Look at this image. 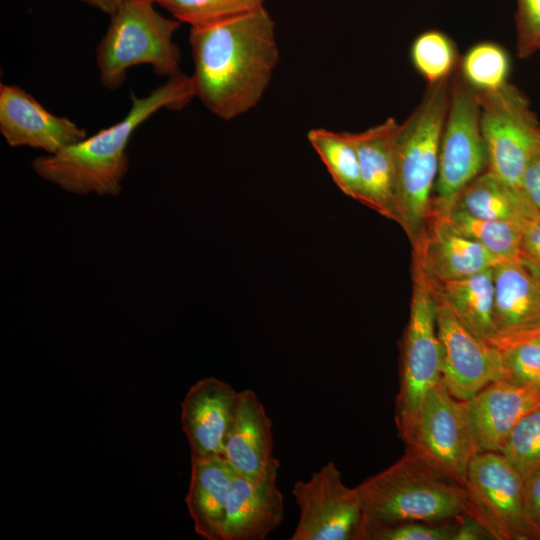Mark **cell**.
Returning <instances> with one entry per match:
<instances>
[{
    "label": "cell",
    "instance_id": "33",
    "mask_svg": "<svg viewBox=\"0 0 540 540\" xmlns=\"http://www.w3.org/2000/svg\"><path fill=\"white\" fill-rule=\"evenodd\" d=\"M519 258L540 276V224L537 220L524 226Z\"/></svg>",
    "mask_w": 540,
    "mask_h": 540
},
{
    "label": "cell",
    "instance_id": "15",
    "mask_svg": "<svg viewBox=\"0 0 540 540\" xmlns=\"http://www.w3.org/2000/svg\"><path fill=\"white\" fill-rule=\"evenodd\" d=\"M238 393L214 377L197 381L187 391L181 404V425L191 461L222 456Z\"/></svg>",
    "mask_w": 540,
    "mask_h": 540
},
{
    "label": "cell",
    "instance_id": "26",
    "mask_svg": "<svg viewBox=\"0 0 540 540\" xmlns=\"http://www.w3.org/2000/svg\"><path fill=\"white\" fill-rule=\"evenodd\" d=\"M511 60L507 50L491 41L479 42L461 56L458 70L478 93L496 91L508 83Z\"/></svg>",
    "mask_w": 540,
    "mask_h": 540
},
{
    "label": "cell",
    "instance_id": "36",
    "mask_svg": "<svg viewBox=\"0 0 540 540\" xmlns=\"http://www.w3.org/2000/svg\"><path fill=\"white\" fill-rule=\"evenodd\" d=\"M490 540L491 535L474 518L462 515L457 519L452 540Z\"/></svg>",
    "mask_w": 540,
    "mask_h": 540
},
{
    "label": "cell",
    "instance_id": "37",
    "mask_svg": "<svg viewBox=\"0 0 540 540\" xmlns=\"http://www.w3.org/2000/svg\"><path fill=\"white\" fill-rule=\"evenodd\" d=\"M83 4L111 16L125 0H79Z\"/></svg>",
    "mask_w": 540,
    "mask_h": 540
},
{
    "label": "cell",
    "instance_id": "27",
    "mask_svg": "<svg viewBox=\"0 0 540 540\" xmlns=\"http://www.w3.org/2000/svg\"><path fill=\"white\" fill-rule=\"evenodd\" d=\"M410 58L415 70L428 84L450 78L461 56L455 42L440 30H427L412 42Z\"/></svg>",
    "mask_w": 540,
    "mask_h": 540
},
{
    "label": "cell",
    "instance_id": "24",
    "mask_svg": "<svg viewBox=\"0 0 540 540\" xmlns=\"http://www.w3.org/2000/svg\"><path fill=\"white\" fill-rule=\"evenodd\" d=\"M432 208L443 215L457 232L483 246L500 261L519 258L523 225L476 218L454 200L443 204L433 202Z\"/></svg>",
    "mask_w": 540,
    "mask_h": 540
},
{
    "label": "cell",
    "instance_id": "3",
    "mask_svg": "<svg viewBox=\"0 0 540 540\" xmlns=\"http://www.w3.org/2000/svg\"><path fill=\"white\" fill-rule=\"evenodd\" d=\"M451 78L428 84L421 101L400 123L396 143L395 218L412 249L432 214L441 136L448 111Z\"/></svg>",
    "mask_w": 540,
    "mask_h": 540
},
{
    "label": "cell",
    "instance_id": "2",
    "mask_svg": "<svg viewBox=\"0 0 540 540\" xmlns=\"http://www.w3.org/2000/svg\"><path fill=\"white\" fill-rule=\"evenodd\" d=\"M194 97L192 78L182 72L147 96L131 91V106L122 120L54 154L36 157L31 166L66 192L117 196L129 170L127 147L135 130L159 110H181Z\"/></svg>",
    "mask_w": 540,
    "mask_h": 540
},
{
    "label": "cell",
    "instance_id": "38",
    "mask_svg": "<svg viewBox=\"0 0 540 540\" xmlns=\"http://www.w3.org/2000/svg\"><path fill=\"white\" fill-rule=\"evenodd\" d=\"M537 221H538V222H539V224H540V213H539V215H538V219H537Z\"/></svg>",
    "mask_w": 540,
    "mask_h": 540
},
{
    "label": "cell",
    "instance_id": "28",
    "mask_svg": "<svg viewBox=\"0 0 540 540\" xmlns=\"http://www.w3.org/2000/svg\"><path fill=\"white\" fill-rule=\"evenodd\" d=\"M190 27L214 24L264 7L265 0H154Z\"/></svg>",
    "mask_w": 540,
    "mask_h": 540
},
{
    "label": "cell",
    "instance_id": "8",
    "mask_svg": "<svg viewBox=\"0 0 540 540\" xmlns=\"http://www.w3.org/2000/svg\"><path fill=\"white\" fill-rule=\"evenodd\" d=\"M476 94L487 150V170L521 191L524 169L540 149L538 118L527 96L509 82L496 91Z\"/></svg>",
    "mask_w": 540,
    "mask_h": 540
},
{
    "label": "cell",
    "instance_id": "5",
    "mask_svg": "<svg viewBox=\"0 0 540 540\" xmlns=\"http://www.w3.org/2000/svg\"><path fill=\"white\" fill-rule=\"evenodd\" d=\"M154 0H125L111 15L96 48L99 80L107 89L121 87L131 67L148 64L160 77L181 72V51L173 41L180 22L166 18Z\"/></svg>",
    "mask_w": 540,
    "mask_h": 540
},
{
    "label": "cell",
    "instance_id": "25",
    "mask_svg": "<svg viewBox=\"0 0 540 540\" xmlns=\"http://www.w3.org/2000/svg\"><path fill=\"white\" fill-rule=\"evenodd\" d=\"M307 139L325 164L337 187L360 202L362 194L358 154L349 133L325 128L308 131Z\"/></svg>",
    "mask_w": 540,
    "mask_h": 540
},
{
    "label": "cell",
    "instance_id": "21",
    "mask_svg": "<svg viewBox=\"0 0 540 540\" xmlns=\"http://www.w3.org/2000/svg\"><path fill=\"white\" fill-rule=\"evenodd\" d=\"M235 472L222 457L191 461L185 498L195 532L206 540H222L230 484Z\"/></svg>",
    "mask_w": 540,
    "mask_h": 540
},
{
    "label": "cell",
    "instance_id": "22",
    "mask_svg": "<svg viewBox=\"0 0 540 540\" xmlns=\"http://www.w3.org/2000/svg\"><path fill=\"white\" fill-rule=\"evenodd\" d=\"M429 284L472 334L496 347L493 267L463 279Z\"/></svg>",
    "mask_w": 540,
    "mask_h": 540
},
{
    "label": "cell",
    "instance_id": "23",
    "mask_svg": "<svg viewBox=\"0 0 540 540\" xmlns=\"http://www.w3.org/2000/svg\"><path fill=\"white\" fill-rule=\"evenodd\" d=\"M453 200L470 215L484 220L509 221L525 226L537 220L539 215L522 191L488 170L472 180Z\"/></svg>",
    "mask_w": 540,
    "mask_h": 540
},
{
    "label": "cell",
    "instance_id": "13",
    "mask_svg": "<svg viewBox=\"0 0 540 540\" xmlns=\"http://www.w3.org/2000/svg\"><path fill=\"white\" fill-rule=\"evenodd\" d=\"M0 133L10 147H29L54 154L87 137L65 116L49 112L18 85L0 84Z\"/></svg>",
    "mask_w": 540,
    "mask_h": 540
},
{
    "label": "cell",
    "instance_id": "7",
    "mask_svg": "<svg viewBox=\"0 0 540 540\" xmlns=\"http://www.w3.org/2000/svg\"><path fill=\"white\" fill-rule=\"evenodd\" d=\"M402 441L407 452L462 486L479 452L468 401L455 398L442 382L427 391Z\"/></svg>",
    "mask_w": 540,
    "mask_h": 540
},
{
    "label": "cell",
    "instance_id": "32",
    "mask_svg": "<svg viewBox=\"0 0 540 540\" xmlns=\"http://www.w3.org/2000/svg\"><path fill=\"white\" fill-rule=\"evenodd\" d=\"M516 52L521 59L540 52V0H516Z\"/></svg>",
    "mask_w": 540,
    "mask_h": 540
},
{
    "label": "cell",
    "instance_id": "30",
    "mask_svg": "<svg viewBox=\"0 0 540 540\" xmlns=\"http://www.w3.org/2000/svg\"><path fill=\"white\" fill-rule=\"evenodd\" d=\"M457 519L441 523L401 522L387 525L362 521L356 540H452Z\"/></svg>",
    "mask_w": 540,
    "mask_h": 540
},
{
    "label": "cell",
    "instance_id": "12",
    "mask_svg": "<svg viewBox=\"0 0 540 540\" xmlns=\"http://www.w3.org/2000/svg\"><path fill=\"white\" fill-rule=\"evenodd\" d=\"M441 347V382L455 398L469 401L502 376L500 350L472 334L433 294Z\"/></svg>",
    "mask_w": 540,
    "mask_h": 540
},
{
    "label": "cell",
    "instance_id": "9",
    "mask_svg": "<svg viewBox=\"0 0 540 540\" xmlns=\"http://www.w3.org/2000/svg\"><path fill=\"white\" fill-rule=\"evenodd\" d=\"M524 483L500 453L478 452L463 486L467 515L478 521L493 540H539L525 512Z\"/></svg>",
    "mask_w": 540,
    "mask_h": 540
},
{
    "label": "cell",
    "instance_id": "34",
    "mask_svg": "<svg viewBox=\"0 0 540 540\" xmlns=\"http://www.w3.org/2000/svg\"><path fill=\"white\" fill-rule=\"evenodd\" d=\"M521 191L540 213V149L528 161L521 179Z\"/></svg>",
    "mask_w": 540,
    "mask_h": 540
},
{
    "label": "cell",
    "instance_id": "11",
    "mask_svg": "<svg viewBox=\"0 0 540 540\" xmlns=\"http://www.w3.org/2000/svg\"><path fill=\"white\" fill-rule=\"evenodd\" d=\"M292 495L299 517L290 540H356L363 519L360 497L334 462L296 481Z\"/></svg>",
    "mask_w": 540,
    "mask_h": 540
},
{
    "label": "cell",
    "instance_id": "35",
    "mask_svg": "<svg viewBox=\"0 0 540 540\" xmlns=\"http://www.w3.org/2000/svg\"><path fill=\"white\" fill-rule=\"evenodd\" d=\"M524 506L527 518L540 540V470L525 480Z\"/></svg>",
    "mask_w": 540,
    "mask_h": 540
},
{
    "label": "cell",
    "instance_id": "18",
    "mask_svg": "<svg viewBox=\"0 0 540 540\" xmlns=\"http://www.w3.org/2000/svg\"><path fill=\"white\" fill-rule=\"evenodd\" d=\"M222 457L235 473L245 476L279 471L280 462L273 455L272 422L253 390L238 393Z\"/></svg>",
    "mask_w": 540,
    "mask_h": 540
},
{
    "label": "cell",
    "instance_id": "31",
    "mask_svg": "<svg viewBox=\"0 0 540 540\" xmlns=\"http://www.w3.org/2000/svg\"><path fill=\"white\" fill-rule=\"evenodd\" d=\"M500 350V379L540 387V341L533 340Z\"/></svg>",
    "mask_w": 540,
    "mask_h": 540
},
{
    "label": "cell",
    "instance_id": "17",
    "mask_svg": "<svg viewBox=\"0 0 540 540\" xmlns=\"http://www.w3.org/2000/svg\"><path fill=\"white\" fill-rule=\"evenodd\" d=\"M278 472L250 477L235 473L229 488L222 540H264L282 523Z\"/></svg>",
    "mask_w": 540,
    "mask_h": 540
},
{
    "label": "cell",
    "instance_id": "1",
    "mask_svg": "<svg viewBox=\"0 0 540 540\" xmlns=\"http://www.w3.org/2000/svg\"><path fill=\"white\" fill-rule=\"evenodd\" d=\"M195 97L215 116L236 118L260 102L279 61L275 24L265 7L190 27Z\"/></svg>",
    "mask_w": 540,
    "mask_h": 540
},
{
    "label": "cell",
    "instance_id": "6",
    "mask_svg": "<svg viewBox=\"0 0 540 540\" xmlns=\"http://www.w3.org/2000/svg\"><path fill=\"white\" fill-rule=\"evenodd\" d=\"M441 382V347L436 307L428 280L412 264L408 323L401 341L395 422L401 440L410 431L427 391Z\"/></svg>",
    "mask_w": 540,
    "mask_h": 540
},
{
    "label": "cell",
    "instance_id": "20",
    "mask_svg": "<svg viewBox=\"0 0 540 540\" xmlns=\"http://www.w3.org/2000/svg\"><path fill=\"white\" fill-rule=\"evenodd\" d=\"M400 123L387 118L361 132H348L359 159L360 203L380 215L395 218L396 143Z\"/></svg>",
    "mask_w": 540,
    "mask_h": 540
},
{
    "label": "cell",
    "instance_id": "29",
    "mask_svg": "<svg viewBox=\"0 0 540 540\" xmlns=\"http://www.w3.org/2000/svg\"><path fill=\"white\" fill-rule=\"evenodd\" d=\"M498 453L524 481L540 470V407L515 425Z\"/></svg>",
    "mask_w": 540,
    "mask_h": 540
},
{
    "label": "cell",
    "instance_id": "10",
    "mask_svg": "<svg viewBox=\"0 0 540 540\" xmlns=\"http://www.w3.org/2000/svg\"><path fill=\"white\" fill-rule=\"evenodd\" d=\"M487 150L481 129L480 104L475 90L458 68L451 78L450 100L439 152L433 202L448 203L487 170Z\"/></svg>",
    "mask_w": 540,
    "mask_h": 540
},
{
    "label": "cell",
    "instance_id": "4",
    "mask_svg": "<svg viewBox=\"0 0 540 540\" xmlns=\"http://www.w3.org/2000/svg\"><path fill=\"white\" fill-rule=\"evenodd\" d=\"M356 489L365 523H441L467 515L465 488L407 451Z\"/></svg>",
    "mask_w": 540,
    "mask_h": 540
},
{
    "label": "cell",
    "instance_id": "16",
    "mask_svg": "<svg viewBox=\"0 0 540 540\" xmlns=\"http://www.w3.org/2000/svg\"><path fill=\"white\" fill-rule=\"evenodd\" d=\"M412 250V264L420 268L430 283L463 279L500 261L483 246L457 232L433 208L425 232Z\"/></svg>",
    "mask_w": 540,
    "mask_h": 540
},
{
    "label": "cell",
    "instance_id": "39",
    "mask_svg": "<svg viewBox=\"0 0 540 540\" xmlns=\"http://www.w3.org/2000/svg\"><path fill=\"white\" fill-rule=\"evenodd\" d=\"M538 340L540 341V338Z\"/></svg>",
    "mask_w": 540,
    "mask_h": 540
},
{
    "label": "cell",
    "instance_id": "19",
    "mask_svg": "<svg viewBox=\"0 0 540 540\" xmlns=\"http://www.w3.org/2000/svg\"><path fill=\"white\" fill-rule=\"evenodd\" d=\"M468 403L479 452H498L515 425L540 407V387L499 379Z\"/></svg>",
    "mask_w": 540,
    "mask_h": 540
},
{
    "label": "cell",
    "instance_id": "14",
    "mask_svg": "<svg viewBox=\"0 0 540 540\" xmlns=\"http://www.w3.org/2000/svg\"><path fill=\"white\" fill-rule=\"evenodd\" d=\"M496 348L540 338V276L520 258L493 266Z\"/></svg>",
    "mask_w": 540,
    "mask_h": 540
}]
</instances>
